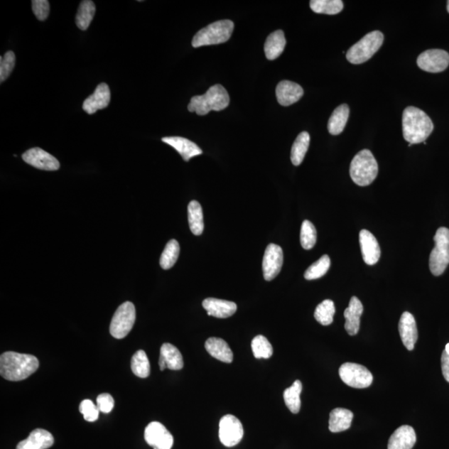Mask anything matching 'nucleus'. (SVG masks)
I'll return each mask as SVG.
<instances>
[{"label":"nucleus","instance_id":"obj_29","mask_svg":"<svg viewBox=\"0 0 449 449\" xmlns=\"http://www.w3.org/2000/svg\"><path fill=\"white\" fill-rule=\"evenodd\" d=\"M310 136L307 131H302L298 135L291 148V162L295 166H300L303 162L307 151H308Z\"/></svg>","mask_w":449,"mask_h":449},{"label":"nucleus","instance_id":"obj_16","mask_svg":"<svg viewBox=\"0 0 449 449\" xmlns=\"http://www.w3.org/2000/svg\"><path fill=\"white\" fill-rule=\"evenodd\" d=\"M111 100V92L109 85L102 82L96 87L92 95L87 97L82 104V109L89 114H94L97 110L104 109Z\"/></svg>","mask_w":449,"mask_h":449},{"label":"nucleus","instance_id":"obj_5","mask_svg":"<svg viewBox=\"0 0 449 449\" xmlns=\"http://www.w3.org/2000/svg\"><path fill=\"white\" fill-rule=\"evenodd\" d=\"M234 31V23L229 19L209 24L196 33L193 40V46L199 48L221 45L230 40Z\"/></svg>","mask_w":449,"mask_h":449},{"label":"nucleus","instance_id":"obj_1","mask_svg":"<svg viewBox=\"0 0 449 449\" xmlns=\"http://www.w3.org/2000/svg\"><path fill=\"white\" fill-rule=\"evenodd\" d=\"M38 366V359L32 355L9 351L0 356V374L9 382L26 379L36 372Z\"/></svg>","mask_w":449,"mask_h":449},{"label":"nucleus","instance_id":"obj_37","mask_svg":"<svg viewBox=\"0 0 449 449\" xmlns=\"http://www.w3.org/2000/svg\"><path fill=\"white\" fill-rule=\"evenodd\" d=\"M330 267V258L329 256L325 255L318 261L312 264L305 273L306 280L312 281L320 279L324 276Z\"/></svg>","mask_w":449,"mask_h":449},{"label":"nucleus","instance_id":"obj_26","mask_svg":"<svg viewBox=\"0 0 449 449\" xmlns=\"http://www.w3.org/2000/svg\"><path fill=\"white\" fill-rule=\"evenodd\" d=\"M354 414L349 409L338 408L330 413L329 428L332 433L347 431L351 426Z\"/></svg>","mask_w":449,"mask_h":449},{"label":"nucleus","instance_id":"obj_2","mask_svg":"<svg viewBox=\"0 0 449 449\" xmlns=\"http://www.w3.org/2000/svg\"><path fill=\"white\" fill-rule=\"evenodd\" d=\"M404 139L410 144L424 143L433 131L431 118L416 107H408L403 114Z\"/></svg>","mask_w":449,"mask_h":449},{"label":"nucleus","instance_id":"obj_18","mask_svg":"<svg viewBox=\"0 0 449 449\" xmlns=\"http://www.w3.org/2000/svg\"><path fill=\"white\" fill-rule=\"evenodd\" d=\"M277 101L282 106H290L299 101L304 95V90L299 85L291 81H281L276 87Z\"/></svg>","mask_w":449,"mask_h":449},{"label":"nucleus","instance_id":"obj_14","mask_svg":"<svg viewBox=\"0 0 449 449\" xmlns=\"http://www.w3.org/2000/svg\"><path fill=\"white\" fill-rule=\"evenodd\" d=\"M26 163L43 171H57L60 169V162L51 154L40 148H33L22 155Z\"/></svg>","mask_w":449,"mask_h":449},{"label":"nucleus","instance_id":"obj_42","mask_svg":"<svg viewBox=\"0 0 449 449\" xmlns=\"http://www.w3.org/2000/svg\"><path fill=\"white\" fill-rule=\"evenodd\" d=\"M32 9L34 16L38 21H43L50 14V4L47 0H33Z\"/></svg>","mask_w":449,"mask_h":449},{"label":"nucleus","instance_id":"obj_32","mask_svg":"<svg viewBox=\"0 0 449 449\" xmlns=\"http://www.w3.org/2000/svg\"><path fill=\"white\" fill-rule=\"evenodd\" d=\"M310 6L315 13L334 16L343 11L344 3L341 0H311Z\"/></svg>","mask_w":449,"mask_h":449},{"label":"nucleus","instance_id":"obj_4","mask_svg":"<svg viewBox=\"0 0 449 449\" xmlns=\"http://www.w3.org/2000/svg\"><path fill=\"white\" fill-rule=\"evenodd\" d=\"M379 173L377 159L368 149L355 156L350 163V174L353 182L359 187H366L374 182Z\"/></svg>","mask_w":449,"mask_h":449},{"label":"nucleus","instance_id":"obj_43","mask_svg":"<svg viewBox=\"0 0 449 449\" xmlns=\"http://www.w3.org/2000/svg\"><path fill=\"white\" fill-rule=\"evenodd\" d=\"M97 406L100 412L109 413L114 407V399L109 394H101L97 398Z\"/></svg>","mask_w":449,"mask_h":449},{"label":"nucleus","instance_id":"obj_28","mask_svg":"<svg viewBox=\"0 0 449 449\" xmlns=\"http://www.w3.org/2000/svg\"><path fill=\"white\" fill-rule=\"evenodd\" d=\"M350 116V107L347 104H342L336 107L330 116L328 123V130L331 135L337 136L342 133Z\"/></svg>","mask_w":449,"mask_h":449},{"label":"nucleus","instance_id":"obj_15","mask_svg":"<svg viewBox=\"0 0 449 449\" xmlns=\"http://www.w3.org/2000/svg\"><path fill=\"white\" fill-rule=\"evenodd\" d=\"M359 244L363 260L366 264L374 266L379 261L380 247L377 238L367 230L359 232Z\"/></svg>","mask_w":449,"mask_h":449},{"label":"nucleus","instance_id":"obj_40","mask_svg":"<svg viewBox=\"0 0 449 449\" xmlns=\"http://www.w3.org/2000/svg\"><path fill=\"white\" fill-rule=\"evenodd\" d=\"M16 65V55L9 51L4 57L0 58V82H3L11 75Z\"/></svg>","mask_w":449,"mask_h":449},{"label":"nucleus","instance_id":"obj_20","mask_svg":"<svg viewBox=\"0 0 449 449\" xmlns=\"http://www.w3.org/2000/svg\"><path fill=\"white\" fill-rule=\"evenodd\" d=\"M184 362L182 354L174 345L166 343L160 351L159 367L163 371L166 369L180 370L183 368Z\"/></svg>","mask_w":449,"mask_h":449},{"label":"nucleus","instance_id":"obj_25","mask_svg":"<svg viewBox=\"0 0 449 449\" xmlns=\"http://www.w3.org/2000/svg\"><path fill=\"white\" fill-rule=\"evenodd\" d=\"M205 348L213 358L222 361L224 363L230 364L233 361L232 351L226 341L222 339L214 338V337L209 338L205 344Z\"/></svg>","mask_w":449,"mask_h":449},{"label":"nucleus","instance_id":"obj_17","mask_svg":"<svg viewBox=\"0 0 449 449\" xmlns=\"http://www.w3.org/2000/svg\"><path fill=\"white\" fill-rule=\"evenodd\" d=\"M399 330L405 347L409 351L413 350L418 340V329L416 319L409 312H404L401 315Z\"/></svg>","mask_w":449,"mask_h":449},{"label":"nucleus","instance_id":"obj_23","mask_svg":"<svg viewBox=\"0 0 449 449\" xmlns=\"http://www.w3.org/2000/svg\"><path fill=\"white\" fill-rule=\"evenodd\" d=\"M363 305L357 297L351 298L348 308L344 312L345 318V328L350 335L358 334L360 325V317L363 314Z\"/></svg>","mask_w":449,"mask_h":449},{"label":"nucleus","instance_id":"obj_6","mask_svg":"<svg viewBox=\"0 0 449 449\" xmlns=\"http://www.w3.org/2000/svg\"><path fill=\"white\" fill-rule=\"evenodd\" d=\"M384 40L383 33L370 32L350 48L346 53V58L353 65H361L367 62L379 51L383 45Z\"/></svg>","mask_w":449,"mask_h":449},{"label":"nucleus","instance_id":"obj_21","mask_svg":"<svg viewBox=\"0 0 449 449\" xmlns=\"http://www.w3.org/2000/svg\"><path fill=\"white\" fill-rule=\"evenodd\" d=\"M55 443L52 434L45 429L37 428L24 440L18 443L16 449H48Z\"/></svg>","mask_w":449,"mask_h":449},{"label":"nucleus","instance_id":"obj_7","mask_svg":"<svg viewBox=\"0 0 449 449\" xmlns=\"http://www.w3.org/2000/svg\"><path fill=\"white\" fill-rule=\"evenodd\" d=\"M436 247L429 257V269L433 276H441L449 264V230L438 228L433 238Z\"/></svg>","mask_w":449,"mask_h":449},{"label":"nucleus","instance_id":"obj_27","mask_svg":"<svg viewBox=\"0 0 449 449\" xmlns=\"http://www.w3.org/2000/svg\"><path fill=\"white\" fill-rule=\"evenodd\" d=\"M286 40L284 32L277 31L268 36L265 43L266 56L269 60H275L284 52Z\"/></svg>","mask_w":449,"mask_h":449},{"label":"nucleus","instance_id":"obj_12","mask_svg":"<svg viewBox=\"0 0 449 449\" xmlns=\"http://www.w3.org/2000/svg\"><path fill=\"white\" fill-rule=\"evenodd\" d=\"M417 65L423 71L441 72L449 65L448 53L442 50H428L418 56Z\"/></svg>","mask_w":449,"mask_h":449},{"label":"nucleus","instance_id":"obj_41","mask_svg":"<svg viewBox=\"0 0 449 449\" xmlns=\"http://www.w3.org/2000/svg\"><path fill=\"white\" fill-rule=\"evenodd\" d=\"M80 411L87 422H95L99 416V409L90 399H85L80 405Z\"/></svg>","mask_w":449,"mask_h":449},{"label":"nucleus","instance_id":"obj_33","mask_svg":"<svg viewBox=\"0 0 449 449\" xmlns=\"http://www.w3.org/2000/svg\"><path fill=\"white\" fill-rule=\"evenodd\" d=\"M302 392V383L300 380H296L290 388L284 391V400L286 405L293 413L300 412L301 401V394Z\"/></svg>","mask_w":449,"mask_h":449},{"label":"nucleus","instance_id":"obj_10","mask_svg":"<svg viewBox=\"0 0 449 449\" xmlns=\"http://www.w3.org/2000/svg\"><path fill=\"white\" fill-rule=\"evenodd\" d=\"M243 436L242 424L237 417L227 414L222 418L219 424V438L224 446L231 448L237 445Z\"/></svg>","mask_w":449,"mask_h":449},{"label":"nucleus","instance_id":"obj_3","mask_svg":"<svg viewBox=\"0 0 449 449\" xmlns=\"http://www.w3.org/2000/svg\"><path fill=\"white\" fill-rule=\"evenodd\" d=\"M230 104V97L224 87L220 85H214L206 94L194 96L188 105L190 112H196L199 116H205L211 111L226 109Z\"/></svg>","mask_w":449,"mask_h":449},{"label":"nucleus","instance_id":"obj_19","mask_svg":"<svg viewBox=\"0 0 449 449\" xmlns=\"http://www.w3.org/2000/svg\"><path fill=\"white\" fill-rule=\"evenodd\" d=\"M202 306L207 315L216 318L226 319L232 316L237 310V305L232 301L207 298L202 302Z\"/></svg>","mask_w":449,"mask_h":449},{"label":"nucleus","instance_id":"obj_36","mask_svg":"<svg viewBox=\"0 0 449 449\" xmlns=\"http://www.w3.org/2000/svg\"><path fill=\"white\" fill-rule=\"evenodd\" d=\"M335 307L334 302L325 300L316 307L315 318L322 325H330L333 323Z\"/></svg>","mask_w":449,"mask_h":449},{"label":"nucleus","instance_id":"obj_22","mask_svg":"<svg viewBox=\"0 0 449 449\" xmlns=\"http://www.w3.org/2000/svg\"><path fill=\"white\" fill-rule=\"evenodd\" d=\"M163 143L173 146L185 162L197 156L202 154V150L193 141L180 136H167L162 139Z\"/></svg>","mask_w":449,"mask_h":449},{"label":"nucleus","instance_id":"obj_11","mask_svg":"<svg viewBox=\"0 0 449 449\" xmlns=\"http://www.w3.org/2000/svg\"><path fill=\"white\" fill-rule=\"evenodd\" d=\"M144 438L148 445L153 449H172L173 437L163 424L152 422L146 426Z\"/></svg>","mask_w":449,"mask_h":449},{"label":"nucleus","instance_id":"obj_34","mask_svg":"<svg viewBox=\"0 0 449 449\" xmlns=\"http://www.w3.org/2000/svg\"><path fill=\"white\" fill-rule=\"evenodd\" d=\"M131 368L136 377L148 378L151 372V366L148 355L145 351L139 350L134 355L131 361Z\"/></svg>","mask_w":449,"mask_h":449},{"label":"nucleus","instance_id":"obj_35","mask_svg":"<svg viewBox=\"0 0 449 449\" xmlns=\"http://www.w3.org/2000/svg\"><path fill=\"white\" fill-rule=\"evenodd\" d=\"M180 253V246L178 241L171 240L166 246L160 258V266L163 270H169L177 262Z\"/></svg>","mask_w":449,"mask_h":449},{"label":"nucleus","instance_id":"obj_13","mask_svg":"<svg viewBox=\"0 0 449 449\" xmlns=\"http://www.w3.org/2000/svg\"><path fill=\"white\" fill-rule=\"evenodd\" d=\"M284 255L280 246L270 244L266 247L264 257H263L262 269L265 280L271 281L279 275L281 271Z\"/></svg>","mask_w":449,"mask_h":449},{"label":"nucleus","instance_id":"obj_45","mask_svg":"<svg viewBox=\"0 0 449 449\" xmlns=\"http://www.w3.org/2000/svg\"><path fill=\"white\" fill-rule=\"evenodd\" d=\"M447 9H448V12L449 13V1H448V4H447Z\"/></svg>","mask_w":449,"mask_h":449},{"label":"nucleus","instance_id":"obj_31","mask_svg":"<svg viewBox=\"0 0 449 449\" xmlns=\"http://www.w3.org/2000/svg\"><path fill=\"white\" fill-rule=\"evenodd\" d=\"M96 7L91 0L82 1L76 16V24L81 31H87L94 17Z\"/></svg>","mask_w":449,"mask_h":449},{"label":"nucleus","instance_id":"obj_24","mask_svg":"<svg viewBox=\"0 0 449 449\" xmlns=\"http://www.w3.org/2000/svg\"><path fill=\"white\" fill-rule=\"evenodd\" d=\"M417 440L416 433L411 426L399 427L390 437L388 449H412Z\"/></svg>","mask_w":449,"mask_h":449},{"label":"nucleus","instance_id":"obj_30","mask_svg":"<svg viewBox=\"0 0 449 449\" xmlns=\"http://www.w3.org/2000/svg\"><path fill=\"white\" fill-rule=\"evenodd\" d=\"M188 222L194 235H202L204 231L203 212L201 205L192 201L188 205Z\"/></svg>","mask_w":449,"mask_h":449},{"label":"nucleus","instance_id":"obj_8","mask_svg":"<svg viewBox=\"0 0 449 449\" xmlns=\"http://www.w3.org/2000/svg\"><path fill=\"white\" fill-rule=\"evenodd\" d=\"M136 309L131 302L126 301L116 310L110 324V334L115 339H124L135 324Z\"/></svg>","mask_w":449,"mask_h":449},{"label":"nucleus","instance_id":"obj_9","mask_svg":"<svg viewBox=\"0 0 449 449\" xmlns=\"http://www.w3.org/2000/svg\"><path fill=\"white\" fill-rule=\"evenodd\" d=\"M339 374L343 382L352 388H368L373 382L372 374L367 368L361 364L345 363L341 365Z\"/></svg>","mask_w":449,"mask_h":449},{"label":"nucleus","instance_id":"obj_44","mask_svg":"<svg viewBox=\"0 0 449 449\" xmlns=\"http://www.w3.org/2000/svg\"><path fill=\"white\" fill-rule=\"evenodd\" d=\"M441 364L443 377L449 383V343L447 344L442 354Z\"/></svg>","mask_w":449,"mask_h":449},{"label":"nucleus","instance_id":"obj_38","mask_svg":"<svg viewBox=\"0 0 449 449\" xmlns=\"http://www.w3.org/2000/svg\"><path fill=\"white\" fill-rule=\"evenodd\" d=\"M251 349L256 359H269L273 355L271 344L263 335H257L253 339Z\"/></svg>","mask_w":449,"mask_h":449},{"label":"nucleus","instance_id":"obj_39","mask_svg":"<svg viewBox=\"0 0 449 449\" xmlns=\"http://www.w3.org/2000/svg\"><path fill=\"white\" fill-rule=\"evenodd\" d=\"M317 241L316 229L310 221L302 223L301 230V244L305 250H310L315 245Z\"/></svg>","mask_w":449,"mask_h":449}]
</instances>
